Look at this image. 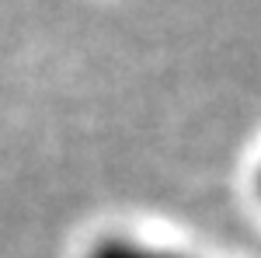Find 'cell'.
<instances>
[{
  "label": "cell",
  "mask_w": 261,
  "mask_h": 258,
  "mask_svg": "<svg viewBox=\"0 0 261 258\" xmlns=\"http://www.w3.org/2000/svg\"><path fill=\"white\" fill-rule=\"evenodd\" d=\"M254 185H258V199H261V168H258V178H254Z\"/></svg>",
  "instance_id": "obj_2"
},
{
  "label": "cell",
  "mask_w": 261,
  "mask_h": 258,
  "mask_svg": "<svg viewBox=\"0 0 261 258\" xmlns=\"http://www.w3.org/2000/svg\"><path fill=\"white\" fill-rule=\"evenodd\" d=\"M84 258H185L181 251L157 244V241H143V238H101L87 248Z\"/></svg>",
  "instance_id": "obj_1"
}]
</instances>
